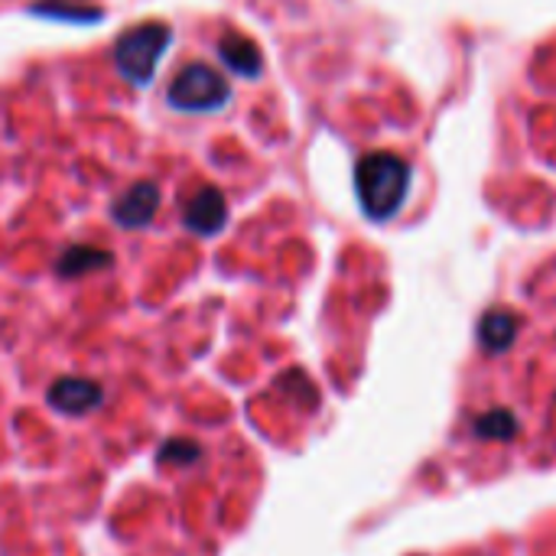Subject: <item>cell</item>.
I'll list each match as a JSON object with an SVG mask.
<instances>
[{
  "mask_svg": "<svg viewBox=\"0 0 556 556\" xmlns=\"http://www.w3.org/2000/svg\"><path fill=\"white\" fill-rule=\"evenodd\" d=\"M355 186L362 208L371 218H391L410 186V163H404L394 153H371L355 169Z\"/></svg>",
  "mask_w": 556,
  "mask_h": 556,
  "instance_id": "obj_1",
  "label": "cell"
},
{
  "mask_svg": "<svg viewBox=\"0 0 556 556\" xmlns=\"http://www.w3.org/2000/svg\"><path fill=\"white\" fill-rule=\"evenodd\" d=\"M518 336V319L505 309H492L482 326H479V339L489 352H505Z\"/></svg>",
  "mask_w": 556,
  "mask_h": 556,
  "instance_id": "obj_8",
  "label": "cell"
},
{
  "mask_svg": "<svg viewBox=\"0 0 556 556\" xmlns=\"http://www.w3.org/2000/svg\"><path fill=\"white\" fill-rule=\"evenodd\" d=\"M169 29L163 23H143L130 33H124L114 46V62L121 68L124 78H130L134 85H147L153 78V68L163 55V49L169 46Z\"/></svg>",
  "mask_w": 556,
  "mask_h": 556,
  "instance_id": "obj_2",
  "label": "cell"
},
{
  "mask_svg": "<svg viewBox=\"0 0 556 556\" xmlns=\"http://www.w3.org/2000/svg\"><path fill=\"white\" fill-rule=\"evenodd\" d=\"M49 401L52 407H59L62 414H88L98 407L101 401V388L85 381V378H62L52 384L49 391Z\"/></svg>",
  "mask_w": 556,
  "mask_h": 556,
  "instance_id": "obj_6",
  "label": "cell"
},
{
  "mask_svg": "<svg viewBox=\"0 0 556 556\" xmlns=\"http://www.w3.org/2000/svg\"><path fill=\"white\" fill-rule=\"evenodd\" d=\"M104 261H108V257L98 254V251H72V254L62 257V274H81V270H88V267H101Z\"/></svg>",
  "mask_w": 556,
  "mask_h": 556,
  "instance_id": "obj_10",
  "label": "cell"
},
{
  "mask_svg": "<svg viewBox=\"0 0 556 556\" xmlns=\"http://www.w3.org/2000/svg\"><path fill=\"white\" fill-rule=\"evenodd\" d=\"M228 222V205L225 195L218 189H199L189 202H186V225L199 235H215L222 231Z\"/></svg>",
  "mask_w": 556,
  "mask_h": 556,
  "instance_id": "obj_4",
  "label": "cell"
},
{
  "mask_svg": "<svg viewBox=\"0 0 556 556\" xmlns=\"http://www.w3.org/2000/svg\"><path fill=\"white\" fill-rule=\"evenodd\" d=\"M156 205H160V192L156 186L150 182H140L134 186L130 192H124L114 205V218L124 225V228H143L153 215H156Z\"/></svg>",
  "mask_w": 556,
  "mask_h": 556,
  "instance_id": "obj_5",
  "label": "cell"
},
{
  "mask_svg": "<svg viewBox=\"0 0 556 556\" xmlns=\"http://www.w3.org/2000/svg\"><path fill=\"white\" fill-rule=\"evenodd\" d=\"M222 59L238 72V75H257L261 72V52H257V46L248 39V36H241V33H228L225 39H222Z\"/></svg>",
  "mask_w": 556,
  "mask_h": 556,
  "instance_id": "obj_7",
  "label": "cell"
},
{
  "mask_svg": "<svg viewBox=\"0 0 556 556\" xmlns=\"http://www.w3.org/2000/svg\"><path fill=\"white\" fill-rule=\"evenodd\" d=\"M169 104L173 108H182V111H215L222 108L228 98H231V88L228 81L208 68L205 62H189L173 81H169V91H166Z\"/></svg>",
  "mask_w": 556,
  "mask_h": 556,
  "instance_id": "obj_3",
  "label": "cell"
},
{
  "mask_svg": "<svg viewBox=\"0 0 556 556\" xmlns=\"http://www.w3.org/2000/svg\"><path fill=\"white\" fill-rule=\"evenodd\" d=\"M476 427H479V433L489 437V440H508V437L515 433V417L505 414V410H495V414L482 417Z\"/></svg>",
  "mask_w": 556,
  "mask_h": 556,
  "instance_id": "obj_9",
  "label": "cell"
}]
</instances>
